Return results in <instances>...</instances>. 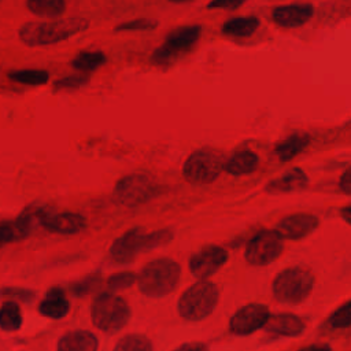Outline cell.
<instances>
[{"label": "cell", "instance_id": "d6a6232c", "mask_svg": "<svg viewBox=\"0 0 351 351\" xmlns=\"http://www.w3.org/2000/svg\"><path fill=\"white\" fill-rule=\"evenodd\" d=\"M19 236L16 233V229L14 226V222H5L1 221L0 222V250L5 245L10 244L15 240H18Z\"/></svg>", "mask_w": 351, "mask_h": 351}, {"label": "cell", "instance_id": "8fae6325", "mask_svg": "<svg viewBox=\"0 0 351 351\" xmlns=\"http://www.w3.org/2000/svg\"><path fill=\"white\" fill-rule=\"evenodd\" d=\"M228 261V251L215 244L203 245L192 254L189 259V271L197 280H208Z\"/></svg>", "mask_w": 351, "mask_h": 351}, {"label": "cell", "instance_id": "4fadbf2b", "mask_svg": "<svg viewBox=\"0 0 351 351\" xmlns=\"http://www.w3.org/2000/svg\"><path fill=\"white\" fill-rule=\"evenodd\" d=\"M318 223L319 221L315 215L307 213H298L281 218L276 226V230L282 239L300 240L311 234L318 228Z\"/></svg>", "mask_w": 351, "mask_h": 351}, {"label": "cell", "instance_id": "74e56055", "mask_svg": "<svg viewBox=\"0 0 351 351\" xmlns=\"http://www.w3.org/2000/svg\"><path fill=\"white\" fill-rule=\"evenodd\" d=\"M339 188L344 195L351 193V171H350V169H346L344 173L340 176Z\"/></svg>", "mask_w": 351, "mask_h": 351}, {"label": "cell", "instance_id": "9a60e30c", "mask_svg": "<svg viewBox=\"0 0 351 351\" xmlns=\"http://www.w3.org/2000/svg\"><path fill=\"white\" fill-rule=\"evenodd\" d=\"M313 11L314 8L311 4L278 5L273 8L271 18L277 25L287 29H292L307 23L313 16Z\"/></svg>", "mask_w": 351, "mask_h": 351}, {"label": "cell", "instance_id": "277c9868", "mask_svg": "<svg viewBox=\"0 0 351 351\" xmlns=\"http://www.w3.org/2000/svg\"><path fill=\"white\" fill-rule=\"evenodd\" d=\"M132 310L125 298L104 292L93 298L90 304L92 324L106 333H114L125 328L130 319Z\"/></svg>", "mask_w": 351, "mask_h": 351}, {"label": "cell", "instance_id": "30bf717a", "mask_svg": "<svg viewBox=\"0 0 351 351\" xmlns=\"http://www.w3.org/2000/svg\"><path fill=\"white\" fill-rule=\"evenodd\" d=\"M282 237L276 229L256 232L245 245V261L251 266H266L276 261L284 250Z\"/></svg>", "mask_w": 351, "mask_h": 351}, {"label": "cell", "instance_id": "e0dca14e", "mask_svg": "<svg viewBox=\"0 0 351 351\" xmlns=\"http://www.w3.org/2000/svg\"><path fill=\"white\" fill-rule=\"evenodd\" d=\"M70 310L69 299L60 287H51L38 304V313L51 319L63 318Z\"/></svg>", "mask_w": 351, "mask_h": 351}, {"label": "cell", "instance_id": "ac0fdd59", "mask_svg": "<svg viewBox=\"0 0 351 351\" xmlns=\"http://www.w3.org/2000/svg\"><path fill=\"white\" fill-rule=\"evenodd\" d=\"M307 174L302 169L293 167L282 176L270 180L263 189L266 193H289L293 191L303 189L307 185Z\"/></svg>", "mask_w": 351, "mask_h": 351}, {"label": "cell", "instance_id": "3957f363", "mask_svg": "<svg viewBox=\"0 0 351 351\" xmlns=\"http://www.w3.org/2000/svg\"><path fill=\"white\" fill-rule=\"evenodd\" d=\"M171 239V229H159L147 233L141 228H133L114 240L110 248V255L118 263H128L132 262L137 254L165 245Z\"/></svg>", "mask_w": 351, "mask_h": 351}, {"label": "cell", "instance_id": "8d00e7d4", "mask_svg": "<svg viewBox=\"0 0 351 351\" xmlns=\"http://www.w3.org/2000/svg\"><path fill=\"white\" fill-rule=\"evenodd\" d=\"M173 351H208V346L202 341H189V343H182L180 347L174 348Z\"/></svg>", "mask_w": 351, "mask_h": 351}, {"label": "cell", "instance_id": "8992f818", "mask_svg": "<svg viewBox=\"0 0 351 351\" xmlns=\"http://www.w3.org/2000/svg\"><path fill=\"white\" fill-rule=\"evenodd\" d=\"M218 299V287L208 280H199L181 293L178 313L186 321H202L214 311Z\"/></svg>", "mask_w": 351, "mask_h": 351}, {"label": "cell", "instance_id": "d590c367", "mask_svg": "<svg viewBox=\"0 0 351 351\" xmlns=\"http://www.w3.org/2000/svg\"><path fill=\"white\" fill-rule=\"evenodd\" d=\"M1 293L16 295L19 299H23V300H30L34 298V292H32L30 289H22V288H4L1 289Z\"/></svg>", "mask_w": 351, "mask_h": 351}, {"label": "cell", "instance_id": "5bb4252c", "mask_svg": "<svg viewBox=\"0 0 351 351\" xmlns=\"http://www.w3.org/2000/svg\"><path fill=\"white\" fill-rule=\"evenodd\" d=\"M263 328L271 337H295L304 332L306 322L299 315L278 313L269 315Z\"/></svg>", "mask_w": 351, "mask_h": 351}, {"label": "cell", "instance_id": "ab89813d", "mask_svg": "<svg viewBox=\"0 0 351 351\" xmlns=\"http://www.w3.org/2000/svg\"><path fill=\"white\" fill-rule=\"evenodd\" d=\"M341 217L344 218V221L347 223H350V206H346L343 210H341Z\"/></svg>", "mask_w": 351, "mask_h": 351}, {"label": "cell", "instance_id": "ba28073f", "mask_svg": "<svg viewBox=\"0 0 351 351\" xmlns=\"http://www.w3.org/2000/svg\"><path fill=\"white\" fill-rule=\"evenodd\" d=\"M223 156L213 148L193 151L182 166L184 178L191 184H210L222 171Z\"/></svg>", "mask_w": 351, "mask_h": 351}, {"label": "cell", "instance_id": "60d3db41", "mask_svg": "<svg viewBox=\"0 0 351 351\" xmlns=\"http://www.w3.org/2000/svg\"><path fill=\"white\" fill-rule=\"evenodd\" d=\"M173 3H184V1H189V0H170Z\"/></svg>", "mask_w": 351, "mask_h": 351}, {"label": "cell", "instance_id": "6da1fadb", "mask_svg": "<svg viewBox=\"0 0 351 351\" xmlns=\"http://www.w3.org/2000/svg\"><path fill=\"white\" fill-rule=\"evenodd\" d=\"M89 21L84 18H66L48 22H26L21 26L19 40L29 47L49 45L67 40L71 36L85 30Z\"/></svg>", "mask_w": 351, "mask_h": 351}, {"label": "cell", "instance_id": "e575fe53", "mask_svg": "<svg viewBox=\"0 0 351 351\" xmlns=\"http://www.w3.org/2000/svg\"><path fill=\"white\" fill-rule=\"evenodd\" d=\"M247 0H211L207 8H237Z\"/></svg>", "mask_w": 351, "mask_h": 351}, {"label": "cell", "instance_id": "603a6c76", "mask_svg": "<svg viewBox=\"0 0 351 351\" xmlns=\"http://www.w3.org/2000/svg\"><path fill=\"white\" fill-rule=\"evenodd\" d=\"M259 25H261V21L256 16H237V18L228 19L222 25V33L230 37H237V38L250 37L258 30Z\"/></svg>", "mask_w": 351, "mask_h": 351}, {"label": "cell", "instance_id": "484cf974", "mask_svg": "<svg viewBox=\"0 0 351 351\" xmlns=\"http://www.w3.org/2000/svg\"><path fill=\"white\" fill-rule=\"evenodd\" d=\"M23 322L21 307L16 302H5L0 307V329L5 332H16Z\"/></svg>", "mask_w": 351, "mask_h": 351}, {"label": "cell", "instance_id": "7c38bea8", "mask_svg": "<svg viewBox=\"0 0 351 351\" xmlns=\"http://www.w3.org/2000/svg\"><path fill=\"white\" fill-rule=\"evenodd\" d=\"M270 313L267 306L250 303L240 307L229 319V332L234 336H248L263 328Z\"/></svg>", "mask_w": 351, "mask_h": 351}, {"label": "cell", "instance_id": "44dd1931", "mask_svg": "<svg viewBox=\"0 0 351 351\" xmlns=\"http://www.w3.org/2000/svg\"><path fill=\"white\" fill-rule=\"evenodd\" d=\"M258 155L251 149H239L229 159L223 160L222 170L230 173L233 176L248 174L256 170L258 166Z\"/></svg>", "mask_w": 351, "mask_h": 351}, {"label": "cell", "instance_id": "4dcf8cb0", "mask_svg": "<svg viewBox=\"0 0 351 351\" xmlns=\"http://www.w3.org/2000/svg\"><path fill=\"white\" fill-rule=\"evenodd\" d=\"M158 26V21L152 18H136L132 21H126L119 23L118 26L114 27V32H121V30H148V29H155Z\"/></svg>", "mask_w": 351, "mask_h": 351}, {"label": "cell", "instance_id": "f1b7e54d", "mask_svg": "<svg viewBox=\"0 0 351 351\" xmlns=\"http://www.w3.org/2000/svg\"><path fill=\"white\" fill-rule=\"evenodd\" d=\"M351 302L347 300L344 302L340 307H337L328 318V324L332 328L336 329H346L351 324Z\"/></svg>", "mask_w": 351, "mask_h": 351}, {"label": "cell", "instance_id": "d6986e66", "mask_svg": "<svg viewBox=\"0 0 351 351\" xmlns=\"http://www.w3.org/2000/svg\"><path fill=\"white\" fill-rule=\"evenodd\" d=\"M99 340L89 330H71L58 340V351H97Z\"/></svg>", "mask_w": 351, "mask_h": 351}, {"label": "cell", "instance_id": "7a4b0ae2", "mask_svg": "<svg viewBox=\"0 0 351 351\" xmlns=\"http://www.w3.org/2000/svg\"><path fill=\"white\" fill-rule=\"evenodd\" d=\"M181 266L170 258H158L143 266L136 282L145 296H165L171 293L180 282Z\"/></svg>", "mask_w": 351, "mask_h": 351}, {"label": "cell", "instance_id": "d4e9b609", "mask_svg": "<svg viewBox=\"0 0 351 351\" xmlns=\"http://www.w3.org/2000/svg\"><path fill=\"white\" fill-rule=\"evenodd\" d=\"M26 7L30 12L40 18H59L66 8L64 0H26Z\"/></svg>", "mask_w": 351, "mask_h": 351}, {"label": "cell", "instance_id": "2e32d148", "mask_svg": "<svg viewBox=\"0 0 351 351\" xmlns=\"http://www.w3.org/2000/svg\"><path fill=\"white\" fill-rule=\"evenodd\" d=\"M86 225L85 218L77 213H47L41 226L51 233L59 234H74L81 232Z\"/></svg>", "mask_w": 351, "mask_h": 351}, {"label": "cell", "instance_id": "1f68e13d", "mask_svg": "<svg viewBox=\"0 0 351 351\" xmlns=\"http://www.w3.org/2000/svg\"><path fill=\"white\" fill-rule=\"evenodd\" d=\"M136 278H137V274L132 271H121V273L111 274L107 278V284L111 289H125L132 287L136 282Z\"/></svg>", "mask_w": 351, "mask_h": 351}, {"label": "cell", "instance_id": "9c48e42d", "mask_svg": "<svg viewBox=\"0 0 351 351\" xmlns=\"http://www.w3.org/2000/svg\"><path fill=\"white\" fill-rule=\"evenodd\" d=\"M154 178L144 173H130L118 180L114 188V199L118 204L137 206L154 197L156 193Z\"/></svg>", "mask_w": 351, "mask_h": 351}, {"label": "cell", "instance_id": "836d02e7", "mask_svg": "<svg viewBox=\"0 0 351 351\" xmlns=\"http://www.w3.org/2000/svg\"><path fill=\"white\" fill-rule=\"evenodd\" d=\"M97 278H100V274H92V276H88L80 281H75L73 285H71V289L74 293L77 295H85L88 292H90L92 289V285L97 281Z\"/></svg>", "mask_w": 351, "mask_h": 351}, {"label": "cell", "instance_id": "f546056e", "mask_svg": "<svg viewBox=\"0 0 351 351\" xmlns=\"http://www.w3.org/2000/svg\"><path fill=\"white\" fill-rule=\"evenodd\" d=\"M86 84H89V75L80 73V74H71L60 80H56L53 84V88L55 89H78Z\"/></svg>", "mask_w": 351, "mask_h": 351}, {"label": "cell", "instance_id": "52a82bcc", "mask_svg": "<svg viewBox=\"0 0 351 351\" xmlns=\"http://www.w3.org/2000/svg\"><path fill=\"white\" fill-rule=\"evenodd\" d=\"M202 34L200 25H186L173 29L151 55L152 63L160 67L171 66L182 56L189 53Z\"/></svg>", "mask_w": 351, "mask_h": 351}, {"label": "cell", "instance_id": "7402d4cb", "mask_svg": "<svg viewBox=\"0 0 351 351\" xmlns=\"http://www.w3.org/2000/svg\"><path fill=\"white\" fill-rule=\"evenodd\" d=\"M45 214L47 211L43 207H37V206L26 207L14 221V226L16 229L18 236L19 237L29 236L36 229V226L43 223Z\"/></svg>", "mask_w": 351, "mask_h": 351}, {"label": "cell", "instance_id": "cb8c5ba5", "mask_svg": "<svg viewBox=\"0 0 351 351\" xmlns=\"http://www.w3.org/2000/svg\"><path fill=\"white\" fill-rule=\"evenodd\" d=\"M107 62V56L101 51H81L70 62V64L82 74H89Z\"/></svg>", "mask_w": 351, "mask_h": 351}, {"label": "cell", "instance_id": "ffe728a7", "mask_svg": "<svg viewBox=\"0 0 351 351\" xmlns=\"http://www.w3.org/2000/svg\"><path fill=\"white\" fill-rule=\"evenodd\" d=\"M311 141V136L306 132H295L276 144L273 154L280 162H289L299 155Z\"/></svg>", "mask_w": 351, "mask_h": 351}, {"label": "cell", "instance_id": "83f0119b", "mask_svg": "<svg viewBox=\"0 0 351 351\" xmlns=\"http://www.w3.org/2000/svg\"><path fill=\"white\" fill-rule=\"evenodd\" d=\"M112 351H154L152 341L141 333H129L121 337Z\"/></svg>", "mask_w": 351, "mask_h": 351}, {"label": "cell", "instance_id": "f35d334b", "mask_svg": "<svg viewBox=\"0 0 351 351\" xmlns=\"http://www.w3.org/2000/svg\"><path fill=\"white\" fill-rule=\"evenodd\" d=\"M298 351H332V347L329 344H325V343H315V344L304 346Z\"/></svg>", "mask_w": 351, "mask_h": 351}, {"label": "cell", "instance_id": "5b68a950", "mask_svg": "<svg viewBox=\"0 0 351 351\" xmlns=\"http://www.w3.org/2000/svg\"><path fill=\"white\" fill-rule=\"evenodd\" d=\"M315 277L307 267H289L278 273L273 282V296L282 304L296 306L303 303L314 288Z\"/></svg>", "mask_w": 351, "mask_h": 351}, {"label": "cell", "instance_id": "4316f807", "mask_svg": "<svg viewBox=\"0 0 351 351\" xmlns=\"http://www.w3.org/2000/svg\"><path fill=\"white\" fill-rule=\"evenodd\" d=\"M8 78L22 85H44L49 80V73L44 69H16L8 73Z\"/></svg>", "mask_w": 351, "mask_h": 351}]
</instances>
